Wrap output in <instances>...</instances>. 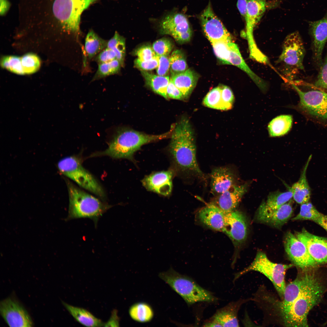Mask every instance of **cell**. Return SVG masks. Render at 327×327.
<instances>
[{
	"label": "cell",
	"mask_w": 327,
	"mask_h": 327,
	"mask_svg": "<svg viewBox=\"0 0 327 327\" xmlns=\"http://www.w3.org/2000/svg\"><path fill=\"white\" fill-rule=\"evenodd\" d=\"M316 270L311 271L306 285L296 298L288 304L280 306L279 312L284 326H308V314L321 301L326 289Z\"/></svg>",
	"instance_id": "1"
},
{
	"label": "cell",
	"mask_w": 327,
	"mask_h": 327,
	"mask_svg": "<svg viewBox=\"0 0 327 327\" xmlns=\"http://www.w3.org/2000/svg\"><path fill=\"white\" fill-rule=\"evenodd\" d=\"M170 137V152L177 168L183 173L204 178L197 160L193 131L188 119L182 118L174 124Z\"/></svg>",
	"instance_id": "2"
},
{
	"label": "cell",
	"mask_w": 327,
	"mask_h": 327,
	"mask_svg": "<svg viewBox=\"0 0 327 327\" xmlns=\"http://www.w3.org/2000/svg\"><path fill=\"white\" fill-rule=\"evenodd\" d=\"M173 128L172 125L169 131L159 135L147 134L128 129L118 130L107 148L93 155H106L115 159H131L134 153L143 145L170 137Z\"/></svg>",
	"instance_id": "3"
},
{
	"label": "cell",
	"mask_w": 327,
	"mask_h": 327,
	"mask_svg": "<svg viewBox=\"0 0 327 327\" xmlns=\"http://www.w3.org/2000/svg\"><path fill=\"white\" fill-rule=\"evenodd\" d=\"M69 200V219H91L95 225L103 214L111 207L85 192L69 181H67Z\"/></svg>",
	"instance_id": "4"
},
{
	"label": "cell",
	"mask_w": 327,
	"mask_h": 327,
	"mask_svg": "<svg viewBox=\"0 0 327 327\" xmlns=\"http://www.w3.org/2000/svg\"><path fill=\"white\" fill-rule=\"evenodd\" d=\"M158 276L188 305L199 302H213L217 298L210 291L203 288L191 278L182 275L170 267L159 273Z\"/></svg>",
	"instance_id": "5"
},
{
	"label": "cell",
	"mask_w": 327,
	"mask_h": 327,
	"mask_svg": "<svg viewBox=\"0 0 327 327\" xmlns=\"http://www.w3.org/2000/svg\"><path fill=\"white\" fill-rule=\"evenodd\" d=\"M305 53L303 41L298 32H293L286 37L276 65L290 82L293 81L299 71L304 70L303 61Z\"/></svg>",
	"instance_id": "6"
},
{
	"label": "cell",
	"mask_w": 327,
	"mask_h": 327,
	"mask_svg": "<svg viewBox=\"0 0 327 327\" xmlns=\"http://www.w3.org/2000/svg\"><path fill=\"white\" fill-rule=\"evenodd\" d=\"M293 266V264H284L273 263L268 259L265 253L259 251L249 266L235 275L233 281L249 272L254 271L259 272L272 282L282 299L286 286V272Z\"/></svg>",
	"instance_id": "7"
},
{
	"label": "cell",
	"mask_w": 327,
	"mask_h": 327,
	"mask_svg": "<svg viewBox=\"0 0 327 327\" xmlns=\"http://www.w3.org/2000/svg\"><path fill=\"white\" fill-rule=\"evenodd\" d=\"M58 167L63 174L75 182L80 187L104 199V190L95 178L83 166L81 160L77 157L64 158L58 164Z\"/></svg>",
	"instance_id": "8"
},
{
	"label": "cell",
	"mask_w": 327,
	"mask_h": 327,
	"mask_svg": "<svg viewBox=\"0 0 327 327\" xmlns=\"http://www.w3.org/2000/svg\"><path fill=\"white\" fill-rule=\"evenodd\" d=\"M99 0H55L53 11L63 28L75 36L80 34L81 16L89 6Z\"/></svg>",
	"instance_id": "9"
},
{
	"label": "cell",
	"mask_w": 327,
	"mask_h": 327,
	"mask_svg": "<svg viewBox=\"0 0 327 327\" xmlns=\"http://www.w3.org/2000/svg\"><path fill=\"white\" fill-rule=\"evenodd\" d=\"M284 244L289 259L300 270L316 269L319 266L312 257L304 243L291 232L286 233Z\"/></svg>",
	"instance_id": "10"
},
{
	"label": "cell",
	"mask_w": 327,
	"mask_h": 327,
	"mask_svg": "<svg viewBox=\"0 0 327 327\" xmlns=\"http://www.w3.org/2000/svg\"><path fill=\"white\" fill-rule=\"evenodd\" d=\"M160 33L171 35L179 43L189 41L192 31L188 20L184 14L171 12L164 15L159 22Z\"/></svg>",
	"instance_id": "11"
},
{
	"label": "cell",
	"mask_w": 327,
	"mask_h": 327,
	"mask_svg": "<svg viewBox=\"0 0 327 327\" xmlns=\"http://www.w3.org/2000/svg\"><path fill=\"white\" fill-rule=\"evenodd\" d=\"M291 83L299 96V107L317 118L327 120V93L317 90L303 91L294 82Z\"/></svg>",
	"instance_id": "12"
},
{
	"label": "cell",
	"mask_w": 327,
	"mask_h": 327,
	"mask_svg": "<svg viewBox=\"0 0 327 327\" xmlns=\"http://www.w3.org/2000/svg\"><path fill=\"white\" fill-rule=\"evenodd\" d=\"M266 9L264 0H247L246 21V36L249 45V56L253 59L260 58L263 53L259 49L254 41L253 29L259 21Z\"/></svg>",
	"instance_id": "13"
},
{
	"label": "cell",
	"mask_w": 327,
	"mask_h": 327,
	"mask_svg": "<svg viewBox=\"0 0 327 327\" xmlns=\"http://www.w3.org/2000/svg\"><path fill=\"white\" fill-rule=\"evenodd\" d=\"M0 314L10 327H31L33 322L24 307L15 298L9 297L0 303Z\"/></svg>",
	"instance_id": "14"
},
{
	"label": "cell",
	"mask_w": 327,
	"mask_h": 327,
	"mask_svg": "<svg viewBox=\"0 0 327 327\" xmlns=\"http://www.w3.org/2000/svg\"><path fill=\"white\" fill-rule=\"evenodd\" d=\"M200 19L204 33L211 43L220 40L233 41L230 34L213 12L210 3L202 13Z\"/></svg>",
	"instance_id": "15"
},
{
	"label": "cell",
	"mask_w": 327,
	"mask_h": 327,
	"mask_svg": "<svg viewBox=\"0 0 327 327\" xmlns=\"http://www.w3.org/2000/svg\"><path fill=\"white\" fill-rule=\"evenodd\" d=\"M291 200L276 209L267 207L263 201L258 209L255 216L258 222L276 228L282 227L290 218L293 212Z\"/></svg>",
	"instance_id": "16"
},
{
	"label": "cell",
	"mask_w": 327,
	"mask_h": 327,
	"mask_svg": "<svg viewBox=\"0 0 327 327\" xmlns=\"http://www.w3.org/2000/svg\"><path fill=\"white\" fill-rule=\"evenodd\" d=\"M248 225L244 214L236 210L226 213L225 225L222 232L232 240L236 246L243 243L247 236Z\"/></svg>",
	"instance_id": "17"
},
{
	"label": "cell",
	"mask_w": 327,
	"mask_h": 327,
	"mask_svg": "<svg viewBox=\"0 0 327 327\" xmlns=\"http://www.w3.org/2000/svg\"><path fill=\"white\" fill-rule=\"evenodd\" d=\"M306 246L309 253L319 265L327 263V238L313 234L303 228L295 233Z\"/></svg>",
	"instance_id": "18"
},
{
	"label": "cell",
	"mask_w": 327,
	"mask_h": 327,
	"mask_svg": "<svg viewBox=\"0 0 327 327\" xmlns=\"http://www.w3.org/2000/svg\"><path fill=\"white\" fill-rule=\"evenodd\" d=\"M246 300H240L231 302L216 311L210 318L206 320L204 327H239L238 313L241 305Z\"/></svg>",
	"instance_id": "19"
},
{
	"label": "cell",
	"mask_w": 327,
	"mask_h": 327,
	"mask_svg": "<svg viewBox=\"0 0 327 327\" xmlns=\"http://www.w3.org/2000/svg\"><path fill=\"white\" fill-rule=\"evenodd\" d=\"M309 25L312 58L315 65L319 68L322 63V52L327 41V16L319 20L310 21Z\"/></svg>",
	"instance_id": "20"
},
{
	"label": "cell",
	"mask_w": 327,
	"mask_h": 327,
	"mask_svg": "<svg viewBox=\"0 0 327 327\" xmlns=\"http://www.w3.org/2000/svg\"><path fill=\"white\" fill-rule=\"evenodd\" d=\"M248 187L247 183L235 184L218 194L211 203L226 213L232 212L235 210Z\"/></svg>",
	"instance_id": "21"
},
{
	"label": "cell",
	"mask_w": 327,
	"mask_h": 327,
	"mask_svg": "<svg viewBox=\"0 0 327 327\" xmlns=\"http://www.w3.org/2000/svg\"><path fill=\"white\" fill-rule=\"evenodd\" d=\"M173 176L170 170L154 173L146 177L142 184L148 190L167 196L172 191Z\"/></svg>",
	"instance_id": "22"
},
{
	"label": "cell",
	"mask_w": 327,
	"mask_h": 327,
	"mask_svg": "<svg viewBox=\"0 0 327 327\" xmlns=\"http://www.w3.org/2000/svg\"><path fill=\"white\" fill-rule=\"evenodd\" d=\"M226 213L211 203L199 211L198 216L203 224L213 230L223 232L225 224Z\"/></svg>",
	"instance_id": "23"
},
{
	"label": "cell",
	"mask_w": 327,
	"mask_h": 327,
	"mask_svg": "<svg viewBox=\"0 0 327 327\" xmlns=\"http://www.w3.org/2000/svg\"><path fill=\"white\" fill-rule=\"evenodd\" d=\"M211 190L219 194L235 185V175L230 167H221L213 169L210 174Z\"/></svg>",
	"instance_id": "24"
},
{
	"label": "cell",
	"mask_w": 327,
	"mask_h": 327,
	"mask_svg": "<svg viewBox=\"0 0 327 327\" xmlns=\"http://www.w3.org/2000/svg\"><path fill=\"white\" fill-rule=\"evenodd\" d=\"M230 48L229 62L245 72L258 87L263 92L268 88V84L263 79L256 74L247 65L243 58L237 45L233 41L228 43Z\"/></svg>",
	"instance_id": "25"
},
{
	"label": "cell",
	"mask_w": 327,
	"mask_h": 327,
	"mask_svg": "<svg viewBox=\"0 0 327 327\" xmlns=\"http://www.w3.org/2000/svg\"><path fill=\"white\" fill-rule=\"evenodd\" d=\"M199 78L193 70L188 68L182 72L171 75L172 81L183 94L184 100L188 99L195 88Z\"/></svg>",
	"instance_id": "26"
},
{
	"label": "cell",
	"mask_w": 327,
	"mask_h": 327,
	"mask_svg": "<svg viewBox=\"0 0 327 327\" xmlns=\"http://www.w3.org/2000/svg\"><path fill=\"white\" fill-rule=\"evenodd\" d=\"M312 155L308 157L301 172L299 180L294 183L290 188L293 194V198L298 203L302 204L309 201L311 196L310 188L306 178V171Z\"/></svg>",
	"instance_id": "27"
},
{
	"label": "cell",
	"mask_w": 327,
	"mask_h": 327,
	"mask_svg": "<svg viewBox=\"0 0 327 327\" xmlns=\"http://www.w3.org/2000/svg\"><path fill=\"white\" fill-rule=\"evenodd\" d=\"M62 302L70 314L81 324L87 327L104 326V323L86 309Z\"/></svg>",
	"instance_id": "28"
},
{
	"label": "cell",
	"mask_w": 327,
	"mask_h": 327,
	"mask_svg": "<svg viewBox=\"0 0 327 327\" xmlns=\"http://www.w3.org/2000/svg\"><path fill=\"white\" fill-rule=\"evenodd\" d=\"M128 313L131 319L138 322H150L154 316V310L148 303L144 302L135 303L130 307Z\"/></svg>",
	"instance_id": "29"
},
{
	"label": "cell",
	"mask_w": 327,
	"mask_h": 327,
	"mask_svg": "<svg viewBox=\"0 0 327 327\" xmlns=\"http://www.w3.org/2000/svg\"><path fill=\"white\" fill-rule=\"evenodd\" d=\"M141 74L147 85L156 93L168 99L167 89L170 81L168 76H160L142 71Z\"/></svg>",
	"instance_id": "30"
},
{
	"label": "cell",
	"mask_w": 327,
	"mask_h": 327,
	"mask_svg": "<svg viewBox=\"0 0 327 327\" xmlns=\"http://www.w3.org/2000/svg\"><path fill=\"white\" fill-rule=\"evenodd\" d=\"M107 40L99 37L91 30L87 33L85 39V49L88 59L91 60L107 47Z\"/></svg>",
	"instance_id": "31"
},
{
	"label": "cell",
	"mask_w": 327,
	"mask_h": 327,
	"mask_svg": "<svg viewBox=\"0 0 327 327\" xmlns=\"http://www.w3.org/2000/svg\"><path fill=\"white\" fill-rule=\"evenodd\" d=\"M292 121V117L290 115H281L274 118L268 126L269 136L279 137L287 133L291 128Z\"/></svg>",
	"instance_id": "32"
},
{
	"label": "cell",
	"mask_w": 327,
	"mask_h": 327,
	"mask_svg": "<svg viewBox=\"0 0 327 327\" xmlns=\"http://www.w3.org/2000/svg\"><path fill=\"white\" fill-rule=\"evenodd\" d=\"M115 52L116 59L123 67L126 53L125 40L124 37L116 31L113 36L107 41V47Z\"/></svg>",
	"instance_id": "33"
},
{
	"label": "cell",
	"mask_w": 327,
	"mask_h": 327,
	"mask_svg": "<svg viewBox=\"0 0 327 327\" xmlns=\"http://www.w3.org/2000/svg\"><path fill=\"white\" fill-rule=\"evenodd\" d=\"M121 64L117 59L98 64L97 69L91 81L98 80L119 73Z\"/></svg>",
	"instance_id": "34"
},
{
	"label": "cell",
	"mask_w": 327,
	"mask_h": 327,
	"mask_svg": "<svg viewBox=\"0 0 327 327\" xmlns=\"http://www.w3.org/2000/svg\"><path fill=\"white\" fill-rule=\"evenodd\" d=\"M293 196V193L290 188L286 192H273L269 194L265 203L270 209H276L291 200Z\"/></svg>",
	"instance_id": "35"
},
{
	"label": "cell",
	"mask_w": 327,
	"mask_h": 327,
	"mask_svg": "<svg viewBox=\"0 0 327 327\" xmlns=\"http://www.w3.org/2000/svg\"><path fill=\"white\" fill-rule=\"evenodd\" d=\"M170 60V70L171 75L182 72L188 69L184 54L179 50L172 52Z\"/></svg>",
	"instance_id": "36"
},
{
	"label": "cell",
	"mask_w": 327,
	"mask_h": 327,
	"mask_svg": "<svg viewBox=\"0 0 327 327\" xmlns=\"http://www.w3.org/2000/svg\"><path fill=\"white\" fill-rule=\"evenodd\" d=\"M203 104L209 108L224 110L221 85L210 90L204 97Z\"/></svg>",
	"instance_id": "37"
},
{
	"label": "cell",
	"mask_w": 327,
	"mask_h": 327,
	"mask_svg": "<svg viewBox=\"0 0 327 327\" xmlns=\"http://www.w3.org/2000/svg\"><path fill=\"white\" fill-rule=\"evenodd\" d=\"M322 214L309 201L301 204L299 213L292 220H309L314 222Z\"/></svg>",
	"instance_id": "38"
},
{
	"label": "cell",
	"mask_w": 327,
	"mask_h": 327,
	"mask_svg": "<svg viewBox=\"0 0 327 327\" xmlns=\"http://www.w3.org/2000/svg\"><path fill=\"white\" fill-rule=\"evenodd\" d=\"M21 65L25 74L34 73L38 71L41 65L40 60L35 54L29 53L21 57Z\"/></svg>",
	"instance_id": "39"
},
{
	"label": "cell",
	"mask_w": 327,
	"mask_h": 327,
	"mask_svg": "<svg viewBox=\"0 0 327 327\" xmlns=\"http://www.w3.org/2000/svg\"><path fill=\"white\" fill-rule=\"evenodd\" d=\"M230 41H232L220 40L211 43L216 56L223 64H230L228 43Z\"/></svg>",
	"instance_id": "40"
},
{
	"label": "cell",
	"mask_w": 327,
	"mask_h": 327,
	"mask_svg": "<svg viewBox=\"0 0 327 327\" xmlns=\"http://www.w3.org/2000/svg\"><path fill=\"white\" fill-rule=\"evenodd\" d=\"M1 65L12 73L19 75L25 74L21 63V57L15 56L3 57L1 61Z\"/></svg>",
	"instance_id": "41"
},
{
	"label": "cell",
	"mask_w": 327,
	"mask_h": 327,
	"mask_svg": "<svg viewBox=\"0 0 327 327\" xmlns=\"http://www.w3.org/2000/svg\"><path fill=\"white\" fill-rule=\"evenodd\" d=\"M173 46L171 42L166 38L158 39L153 44L152 48L158 56L169 55Z\"/></svg>",
	"instance_id": "42"
},
{
	"label": "cell",
	"mask_w": 327,
	"mask_h": 327,
	"mask_svg": "<svg viewBox=\"0 0 327 327\" xmlns=\"http://www.w3.org/2000/svg\"><path fill=\"white\" fill-rule=\"evenodd\" d=\"M319 68L315 85L327 91V53Z\"/></svg>",
	"instance_id": "43"
},
{
	"label": "cell",
	"mask_w": 327,
	"mask_h": 327,
	"mask_svg": "<svg viewBox=\"0 0 327 327\" xmlns=\"http://www.w3.org/2000/svg\"><path fill=\"white\" fill-rule=\"evenodd\" d=\"M221 97L224 110L232 108L234 101V97L231 89L227 86L221 85Z\"/></svg>",
	"instance_id": "44"
},
{
	"label": "cell",
	"mask_w": 327,
	"mask_h": 327,
	"mask_svg": "<svg viewBox=\"0 0 327 327\" xmlns=\"http://www.w3.org/2000/svg\"><path fill=\"white\" fill-rule=\"evenodd\" d=\"M136 54L138 59L143 61L152 59L157 56L152 47L148 45L143 46L138 48L136 51Z\"/></svg>",
	"instance_id": "45"
},
{
	"label": "cell",
	"mask_w": 327,
	"mask_h": 327,
	"mask_svg": "<svg viewBox=\"0 0 327 327\" xmlns=\"http://www.w3.org/2000/svg\"><path fill=\"white\" fill-rule=\"evenodd\" d=\"M170 57L169 55L159 56L158 64L156 68L157 75L164 76L167 74L170 68Z\"/></svg>",
	"instance_id": "46"
},
{
	"label": "cell",
	"mask_w": 327,
	"mask_h": 327,
	"mask_svg": "<svg viewBox=\"0 0 327 327\" xmlns=\"http://www.w3.org/2000/svg\"><path fill=\"white\" fill-rule=\"evenodd\" d=\"M117 59L116 54L113 51L106 48L94 58V60L98 64L108 62Z\"/></svg>",
	"instance_id": "47"
},
{
	"label": "cell",
	"mask_w": 327,
	"mask_h": 327,
	"mask_svg": "<svg viewBox=\"0 0 327 327\" xmlns=\"http://www.w3.org/2000/svg\"><path fill=\"white\" fill-rule=\"evenodd\" d=\"M159 56L147 61H141L138 58L134 62L135 65L139 68L144 71H150L157 68L158 64Z\"/></svg>",
	"instance_id": "48"
},
{
	"label": "cell",
	"mask_w": 327,
	"mask_h": 327,
	"mask_svg": "<svg viewBox=\"0 0 327 327\" xmlns=\"http://www.w3.org/2000/svg\"><path fill=\"white\" fill-rule=\"evenodd\" d=\"M167 93L168 98L178 100H184L182 93L174 84L170 78L167 88Z\"/></svg>",
	"instance_id": "49"
},
{
	"label": "cell",
	"mask_w": 327,
	"mask_h": 327,
	"mask_svg": "<svg viewBox=\"0 0 327 327\" xmlns=\"http://www.w3.org/2000/svg\"><path fill=\"white\" fill-rule=\"evenodd\" d=\"M119 318L117 315V311L114 309L112 312L111 316L108 320L104 323V327H118L119 326Z\"/></svg>",
	"instance_id": "50"
},
{
	"label": "cell",
	"mask_w": 327,
	"mask_h": 327,
	"mask_svg": "<svg viewBox=\"0 0 327 327\" xmlns=\"http://www.w3.org/2000/svg\"><path fill=\"white\" fill-rule=\"evenodd\" d=\"M247 0H238L237 6L241 15L245 18L247 11Z\"/></svg>",
	"instance_id": "51"
},
{
	"label": "cell",
	"mask_w": 327,
	"mask_h": 327,
	"mask_svg": "<svg viewBox=\"0 0 327 327\" xmlns=\"http://www.w3.org/2000/svg\"><path fill=\"white\" fill-rule=\"evenodd\" d=\"M314 222L321 226L327 232V215L322 213Z\"/></svg>",
	"instance_id": "52"
},
{
	"label": "cell",
	"mask_w": 327,
	"mask_h": 327,
	"mask_svg": "<svg viewBox=\"0 0 327 327\" xmlns=\"http://www.w3.org/2000/svg\"><path fill=\"white\" fill-rule=\"evenodd\" d=\"M0 13L1 15H4L8 9L10 4L7 0H0Z\"/></svg>",
	"instance_id": "53"
},
{
	"label": "cell",
	"mask_w": 327,
	"mask_h": 327,
	"mask_svg": "<svg viewBox=\"0 0 327 327\" xmlns=\"http://www.w3.org/2000/svg\"><path fill=\"white\" fill-rule=\"evenodd\" d=\"M326 324H327V320H326V322H325V323H324V324H323V325H326Z\"/></svg>",
	"instance_id": "54"
}]
</instances>
